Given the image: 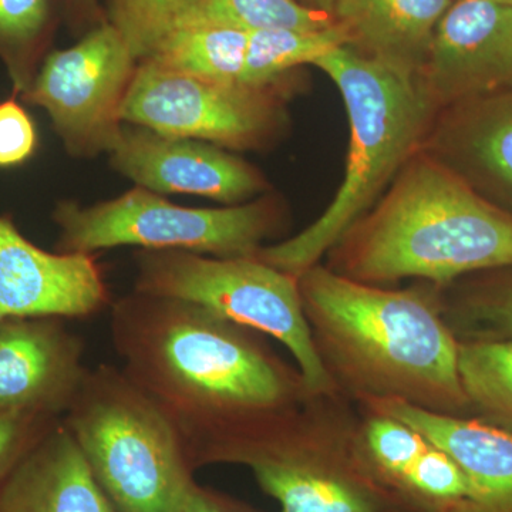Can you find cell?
Here are the masks:
<instances>
[{
	"label": "cell",
	"instance_id": "ba28073f",
	"mask_svg": "<svg viewBox=\"0 0 512 512\" xmlns=\"http://www.w3.org/2000/svg\"><path fill=\"white\" fill-rule=\"evenodd\" d=\"M53 220L60 229L59 252L93 255L134 245L147 251L247 258L281 228L282 215L271 200L187 208L137 187L93 207L62 202Z\"/></svg>",
	"mask_w": 512,
	"mask_h": 512
},
{
	"label": "cell",
	"instance_id": "ffe728a7",
	"mask_svg": "<svg viewBox=\"0 0 512 512\" xmlns=\"http://www.w3.org/2000/svg\"><path fill=\"white\" fill-rule=\"evenodd\" d=\"M248 39L249 33L222 26H177L144 60L171 72L242 84Z\"/></svg>",
	"mask_w": 512,
	"mask_h": 512
},
{
	"label": "cell",
	"instance_id": "8fae6325",
	"mask_svg": "<svg viewBox=\"0 0 512 512\" xmlns=\"http://www.w3.org/2000/svg\"><path fill=\"white\" fill-rule=\"evenodd\" d=\"M421 79L441 109L512 87V6L457 0L434 32Z\"/></svg>",
	"mask_w": 512,
	"mask_h": 512
},
{
	"label": "cell",
	"instance_id": "5b68a950",
	"mask_svg": "<svg viewBox=\"0 0 512 512\" xmlns=\"http://www.w3.org/2000/svg\"><path fill=\"white\" fill-rule=\"evenodd\" d=\"M237 464L281 512H410L377 476L362 439V410L342 393L311 394L220 441L198 468Z\"/></svg>",
	"mask_w": 512,
	"mask_h": 512
},
{
	"label": "cell",
	"instance_id": "44dd1931",
	"mask_svg": "<svg viewBox=\"0 0 512 512\" xmlns=\"http://www.w3.org/2000/svg\"><path fill=\"white\" fill-rule=\"evenodd\" d=\"M441 286V311L458 342L512 339V268Z\"/></svg>",
	"mask_w": 512,
	"mask_h": 512
},
{
	"label": "cell",
	"instance_id": "3957f363",
	"mask_svg": "<svg viewBox=\"0 0 512 512\" xmlns=\"http://www.w3.org/2000/svg\"><path fill=\"white\" fill-rule=\"evenodd\" d=\"M328 258L332 271L363 284L447 286L512 268V215L421 148Z\"/></svg>",
	"mask_w": 512,
	"mask_h": 512
},
{
	"label": "cell",
	"instance_id": "603a6c76",
	"mask_svg": "<svg viewBox=\"0 0 512 512\" xmlns=\"http://www.w3.org/2000/svg\"><path fill=\"white\" fill-rule=\"evenodd\" d=\"M332 15L296 0H185L173 28L212 25L252 33L258 30L329 28Z\"/></svg>",
	"mask_w": 512,
	"mask_h": 512
},
{
	"label": "cell",
	"instance_id": "7c38bea8",
	"mask_svg": "<svg viewBox=\"0 0 512 512\" xmlns=\"http://www.w3.org/2000/svg\"><path fill=\"white\" fill-rule=\"evenodd\" d=\"M107 303L93 255L47 252L0 215V320L89 318Z\"/></svg>",
	"mask_w": 512,
	"mask_h": 512
},
{
	"label": "cell",
	"instance_id": "9c48e42d",
	"mask_svg": "<svg viewBox=\"0 0 512 512\" xmlns=\"http://www.w3.org/2000/svg\"><path fill=\"white\" fill-rule=\"evenodd\" d=\"M121 121L165 137L247 150L284 123L272 86L212 82L144 60L120 109Z\"/></svg>",
	"mask_w": 512,
	"mask_h": 512
},
{
	"label": "cell",
	"instance_id": "d6986e66",
	"mask_svg": "<svg viewBox=\"0 0 512 512\" xmlns=\"http://www.w3.org/2000/svg\"><path fill=\"white\" fill-rule=\"evenodd\" d=\"M453 0H338L332 16L350 49L413 76H421L434 32Z\"/></svg>",
	"mask_w": 512,
	"mask_h": 512
},
{
	"label": "cell",
	"instance_id": "8992f818",
	"mask_svg": "<svg viewBox=\"0 0 512 512\" xmlns=\"http://www.w3.org/2000/svg\"><path fill=\"white\" fill-rule=\"evenodd\" d=\"M119 512H177L194 468L180 431L123 369L87 370L63 416Z\"/></svg>",
	"mask_w": 512,
	"mask_h": 512
},
{
	"label": "cell",
	"instance_id": "cb8c5ba5",
	"mask_svg": "<svg viewBox=\"0 0 512 512\" xmlns=\"http://www.w3.org/2000/svg\"><path fill=\"white\" fill-rule=\"evenodd\" d=\"M458 373L473 412L512 430V339L458 342Z\"/></svg>",
	"mask_w": 512,
	"mask_h": 512
},
{
	"label": "cell",
	"instance_id": "277c9868",
	"mask_svg": "<svg viewBox=\"0 0 512 512\" xmlns=\"http://www.w3.org/2000/svg\"><path fill=\"white\" fill-rule=\"evenodd\" d=\"M338 87L349 120L345 174L328 208L295 237L262 247L255 258L299 276L367 214L423 148L439 114L421 76L338 47L313 63Z\"/></svg>",
	"mask_w": 512,
	"mask_h": 512
},
{
	"label": "cell",
	"instance_id": "4dcf8cb0",
	"mask_svg": "<svg viewBox=\"0 0 512 512\" xmlns=\"http://www.w3.org/2000/svg\"><path fill=\"white\" fill-rule=\"evenodd\" d=\"M74 3H76V6H79L80 10H83V12H92L94 9V5H96V0H74Z\"/></svg>",
	"mask_w": 512,
	"mask_h": 512
},
{
	"label": "cell",
	"instance_id": "e0dca14e",
	"mask_svg": "<svg viewBox=\"0 0 512 512\" xmlns=\"http://www.w3.org/2000/svg\"><path fill=\"white\" fill-rule=\"evenodd\" d=\"M356 403L409 424L443 448L473 485L478 511L512 512V430L478 416L431 413L399 400Z\"/></svg>",
	"mask_w": 512,
	"mask_h": 512
},
{
	"label": "cell",
	"instance_id": "52a82bcc",
	"mask_svg": "<svg viewBox=\"0 0 512 512\" xmlns=\"http://www.w3.org/2000/svg\"><path fill=\"white\" fill-rule=\"evenodd\" d=\"M134 292L195 303L286 346L311 394L339 392L320 362L303 313L298 278L247 258L184 251L136 254Z\"/></svg>",
	"mask_w": 512,
	"mask_h": 512
},
{
	"label": "cell",
	"instance_id": "5bb4252c",
	"mask_svg": "<svg viewBox=\"0 0 512 512\" xmlns=\"http://www.w3.org/2000/svg\"><path fill=\"white\" fill-rule=\"evenodd\" d=\"M83 356L63 319L0 320V410L63 419L89 370Z\"/></svg>",
	"mask_w": 512,
	"mask_h": 512
},
{
	"label": "cell",
	"instance_id": "4316f807",
	"mask_svg": "<svg viewBox=\"0 0 512 512\" xmlns=\"http://www.w3.org/2000/svg\"><path fill=\"white\" fill-rule=\"evenodd\" d=\"M57 421L35 413L0 410V485Z\"/></svg>",
	"mask_w": 512,
	"mask_h": 512
},
{
	"label": "cell",
	"instance_id": "7a4b0ae2",
	"mask_svg": "<svg viewBox=\"0 0 512 512\" xmlns=\"http://www.w3.org/2000/svg\"><path fill=\"white\" fill-rule=\"evenodd\" d=\"M296 278L316 352L339 393L353 402L399 400L447 416L473 413L441 286L363 284L323 264Z\"/></svg>",
	"mask_w": 512,
	"mask_h": 512
},
{
	"label": "cell",
	"instance_id": "f1b7e54d",
	"mask_svg": "<svg viewBox=\"0 0 512 512\" xmlns=\"http://www.w3.org/2000/svg\"><path fill=\"white\" fill-rule=\"evenodd\" d=\"M177 512H264L235 500L221 491L202 487L194 481L185 493Z\"/></svg>",
	"mask_w": 512,
	"mask_h": 512
},
{
	"label": "cell",
	"instance_id": "d4e9b609",
	"mask_svg": "<svg viewBox=\"0 0 512 512\" xmlns=\"http://www.w3.org/2000/svg\"><path fill=\"white\" fill-rule=\"evenodd\" d=\"M185 0H111V25L136 59H147L171 29Z\"/></svg>",
	"mask_w": 512,
	"mask_h": 512
},
{
	"label": "cell",
	"instance_id": "1f68e13d",
	"mask_svg": "<svg viewBox=\"0 0 512 512\" xmlns=\"http://www.w3.org/2000/svg\"><path fill=\"white\" fill-rule=\"evenodd\" d=\"M497 2L504 3V5L512 6V0H497Z\"/></svg>",
	"mask_w": 512,
	"mask_h": 512
},
{
	"label": "cell",
	"instance_id": "7402d4cb",
	"mask_svg": "<svg viewBox=\"0 0 512 512\" xmlns=\"http://www.w3.org/2000/svg\"><path fill=\"white\" fill-rule=\"evenodd\" d=\"M346 30L338 22L316 30L272 29L249 33L242 84L274 86L285 73L312 64L326 53L349 46Z\"/></svg>",
	"mask_w": 512,
	"mask_h": 512
},
{
	"label": "cell",
	"instance_id": "ac0fdd59",
	"mask_svg": "<svg viewBox=\"0 0 512 512\" xmlns=\"http://www.w3.org/2000/svg\"><path fill=\"white\" fill-rule=\"evenodd\" d=\"M0 512L119 511L59 420L0 485Z\"/></svg>",
	"mask_w": 512,
	"mask_h": 512
},
{
	"label": "cell",
	"instance_id": "484cf974",
	"mask_svg": "<svg viewBox=\"0 0 512 512\" xmlns=\"http://www.w3.org/2000/svg\"><path fill=\"white\" fill-rule=\"evenodd\" d=\"M49 20V0H0V49L20 90L19 56L39 39Z\"/></svg>",
	"mask_w": 512,
	"mask_h": 512
},
{
	"label": "cell",
	"instance_id": "83f0119b",
	"mask_svg": "<svg viewBox=\"0 0 512 512\" xmlns=\"http://www.w3.org/2000/svg\"><path fill=\"white\" fill-rule=\"evenodd\" d=\"M37 148L35 121L15 99L0 103V167L28 161Z\"/></svg>",
	"mask_w": 512,
	"mask_h": 512
},
{
	"label": "cell",
	"instance_id": "6da1fadb",
	"mask_svg": "<svg viewBox=\"0 0 512 512\" xmlns=\"http://www.w3.org/2000/svg\"><path fill=\"white\" fill-rule=\"evenodd\" d=\"M123 372L164 410L194 470L202 454L311 393L264 333L195 303L133 292L111 308Z\"/></svg>",
	"mask_w": 512,
	"mask_h": 512
},
{
	"label": "cell",
	"instance_id": "f546056e",
	"mask_svg": "<svg viewBox=\"0 0 512 512\" xmlns=\"http://www.w3.org/2000/svg\"><path fill=\"white\" fill-rule=\"evenodd\" d=\"M309 8L320 10V12L332 15L338 0H308Z\"/></svg>",
	"mask_w": 512,
	"mask_h": 512
},
{
	"label": "cell",
	"instance_id": "30bf717a",
	"mask_svg": "<svg viewBox=\"0 0 512 512\" xmlns=\"http://www.w3.org/2000/svg\"><path fill=\"white\" fill-rule=\"evenodd\" d=\"M136 60L119 30L103 23L76 45L47 57L23 93L47 111L73 154L110 153L123 130L121 103Z\"/></svg>",
	"mask_w": 512,
	"mask_h": 512
},
{
	"label": "cell",
	"instance_id": "2e32d148",
	"mask_svg": "<svg viewBox=\"0 0 512 512\" xmlns=\"http://www.w3.org/2000/svg\"><path fill=\"white\" fill-rule=\"evenodd\" d=\"M423 150L512 215V87L441 109Z\"/></svg>",
	"mask_w": 512,
	"mask_h": 512
},
{
	"label": "cell",
	"instance_id": "9a60e30c",
	"mask_svg": "<svg viewBox=\"0 0 512 512\" xmlns=\"http://www.w3.org/2000/svg\"><path fill=\"white\" fill-rule=\"evenodd\" d=\"M359 407L366 456L410 512H480L473 485L443 448L403 421Z\"/></svg>",
	"mask_w": 512,
	"mask_h": 512
},
{
	"label": "cell",
	"instance_id": "4fadbf2b",
	"mask_svg": "<svg viewBox=\"0 0 512 512\" xmlns=\"http://www.w3.org/2000/svg\"><path fill=\"white\" fill-rule=\"evenodd\" d=\"M110 157L114 170L153 192L198 195L239 205L266 188L256 168L224 148L161 136L146 128L123 127Z\"/></svg>",
	"mask_w": 512,
	"mask_h": 512
}]
</instances>
